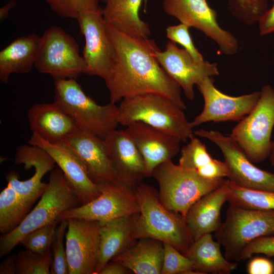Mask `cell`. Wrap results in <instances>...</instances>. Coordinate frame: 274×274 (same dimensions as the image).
Segmentation results:
<instances>
[{
    "mask_svg": "<svg viewBox=\"0 0 274 274\" xmlns=\"http://www.w3.org/2000/svg\"><path fill=\"white\" fill-rule=\"evenodd\" d=\"M106 26L115 51L114 64L105 80L110 102L116 104L138 95L157 94L185 109L181 87L156 57L159 48L154 40L127 35L107 24Z\"/></svg>",
    "mask_w": 274,
    "mask_h": 274,
    "instance_id": "1",
    "label": "cell"
},
{
    "mask_svg": "<svg viewBox=\"0 0 274 274\" xmlns=\"http://www.w3.org/2000/svg\"><path fill=\"white\" fill-rule=\"evenodd\" d=\"M78 195L58 167L50 172L48 186L41 199L20 225L0 237V257L9 254L28 233L53 223L70 209L82 205Z\"/></svg>",
    "mask_w": 274,
    "mask_h": 274,
    "instance_id": "2",
    "label": "cell"
},
{
    "mask_svg": "<svg viewBox=\"0 0 274 274\" xmlns=\"http://www.w3.org/2000/svg\"><path fill=\"white\" fill-rule=\"evenodd\" d=\"M134 193L140 211L134 225V239H155L185 252L194 240L184 218L166 209L153 188L147 184H138Z\"/></svg>",
    "mask_w": 274,
    "mask_h": 274,
    "instance_id": "3",
    "label": "cell"
},
{
    "mask_svg": "<svg viewBox=\"0 0 274 274\" xmlns=\"http://www.w3.org/2000/svg\"><path fill=\"white\" fill-rule=\"evenodd\" d=\"M54 102L75 123L80 130L104 139L118 125V107L100 105L86 95L75 79L55 80Z\"/></svg>",
    "mask_w": 274,
    "mask_h": 274,
    "instance_id": "4",
    "label": "cell"
},
{
    "mask_svg": "<svg viewBox=\"0 0 274 274\" xmlns=\"http://www.w3.org/2000/svg\"><path fill=\"white\" fill-rule=\"evenodd\" d=\"M118 110V122L123 126L142 122L183 142L194 136L183 110L163 95L150 93L126 98L121 100Z\"/></svg>",
    "mask_w": 274,
    "mask_h": 274,
    "instance_id": "5",
    "label": "cell"
},
{
    "mask_svg": "<svg viewBox=\"0 0 274 274\" xmlns=\"http://www.w3.org/2000/svg\"><path fill=\"white\" fill-rule=\"evenodd\" d=\"M152 176L159 186V199L168 210L185 219L190 208L203 196L224 184V178L210 180L169 160L157 166Z\"/></svg>",
    "mask_w": 274,
    "mask_h": 274,
    "instance_id": "6",
    "label": "cell"
},
{
    "mask_svg": "<svg viewBox=\"0 0 274 274\" xmlns=\"http://www.w3.org/2000/svg\"><path fill=\"white\" fill-rule=\"evenodd\" d=\"M229 261H239L245 248L252 241L274 236V210H256L229 204L224 221L215 234Z\"/></svg>",
    "mask_w": 274,
    "mask_h": 274,
    "instance_id": "7",
    "label": "cell"
},
{
    "mask_svg": "<svg viewBox=\"0 0 274 274\" xmlns=\"http://www.w3.org/2000/svg\"><path fill=\"white\" fill-rule=\"evenodd\" d=\"M254 109L228 134L243 150L253 163L264 161L271 151V140L274 127V88L263 86Z\"/></svg>",
    "mask_w": 274,
    "mask_h": 274,
    "instance_id": "8",
    "label": "cell"
},
{
    "mask_svg": "<svg viewBox=\"0 0 274 274\" xmlns=\"http://www.w3.org/2000/svg\"><path fill=\"white\" fill-rule=\"evenodd\" d=\"M35 66L55 80L76 79L80 74H86L87 70L75 38L57 26L50 27L41 36Z\"/></svg>",
    "mask_w": 274,
    "mask_h": 274,
    "instance_id": "9",
    "label": "cell"
},
{
    "mask_svg": "<svg viewBox=\"0 0 274 274\" xmlns=\"http://www.w3.org/2000/svg\"><path fill=\"white\" fill-rule=\"evenodd\" d=\"M100 194L91 201L65 211L59 221L80 218L98 222L139 214V202L131 186L123 182L100 185Z\"/></svg>",
    "mask_w": 274,
    "mask_h": 274,
    "instance_id": "10",
    "label": "cell"
},
{
    "mask_svg": "<svg viewBox=\"0 0 274 274\" xmlns=\"http://www.w3.org/2000/svg\"><path fill=\"white\" fill-rule=\"evenodd\" d=\"M194 133L209 140L220 149L228 167L229 180L244 188L274 192V174L256 166L229 135L204 129L196 130Z\"/></svg>",
    "mask_w": 274,
    "mask_h": 274,
    "instance_id": "11",
    "label": "cell"
},
{
    "mask_svg": "<svg viewBox=\"0 0 274 274\" xmlns=\"http://www.w3.org/2000/svg\"><path fill=\"white\" fill-rule=\"evenodd\" d=\"M162 8L167 15L200 30L212 39L222 53L232 55L238 52L237 39L219 25L217 13L207 0H163Z\"/></svg>",
    "mask_w": 274,
    "mask_h": 274,
    "instance_id": "12",
    "label": "cell"
},
{
    "mask_svg": "<svg viewBox=\"0 0 274 274\" xmlns=\"http://www.w3.org/2000/svg\"><path fill=\"white\" fill-rule=\"evenodd\" d=\"M85 39L82 56L86 74L104 80L109 75L115 59V51L104 19L102 9L84 13L76 19Z\"/></svg>",
    "mask_w": 274,
    "mask_h": 274,
    "instance_id": "13",
    "label": "cell"
},
{
    "mask_svg": "<svg viewBox=\"0 0 274 274\" xmlns=\"http://www.w3.org/2000/svg\"><path fill=\"white\" fill-rule=\"evenodd\" d=\"M204 101L202 112L190 122L192 128L210 122L240 121L256 105L260 91L231 96L218 90L212 77L205 78L196 85Z\"/></svg>",
    "mask_w": 274,
    "mask_h": 274,
    "instance_id": "14",
    "label": "cell"
},
{
    "mask_svg": "<svg viewBox=\"0 0 274 274\" xmlns=\"http://www.w3.org/2000/svg\"><path fill=\"white\" fill-rule=\"evenodd\" d=\"M99 222L68 219L65 249L68 274H95L99 252Z\"/></svg>",
    "mask_w": 274,
    "mask_h": 274,
    "instance_id": "15",
    "label": "cell"
},
{
    "mask_svg": "<svg viewBox=\"0 0 274 274\" xmlns=\"http://www.w3.org/2000/svg\"><path fill=\"white\" fill-rule=\"evenodd\" d=\"M14 162L16 164H23L25 170L35 168L33 175L25 181H20L19 174L15 170L6 175L7 185L30 208L45 192L48 183L43 182L42 179L46 174L55 168L56 163L44 149L30 144L21 145L17 148Z\"/></svg>",
    "mask_w": 274,
    "mask_h": 274,
    "instance_id": "16",
    "label": "cell"
},
{
    "mask_svg": "<svg viewBox=\"0 0 274 274\" xmlns=\"http://www.w3.org/2000/svg\"><path fill=\"white\" fill-rule=\"evenodd\" d=\"M155 55L162 67L180 85L190 100L195 98V85L206 77L219 74L217 63L197 62L185 49L179 48L171 41L167 43L164 51L157 50Z\"/></svg>",
    "mask_w": 274,
    "mask_h": 274,
    "instance_id": "17",
    "label": "cell"
},
{
    "mask_svg": "<svg viewBox=\"0 0 274 274\" xmlns=\"http://www.w3.org/2000/svg\"><path fill=\"white\" fill-rule=\"evenodd\" d=\"M28 144L40 147L49 154L63 172L82 204L91 201L100 194V186L90 179L82 162L63 141L52 143L32 133Z\"/></svg>",
    "mask_w": 274,
    "mask_h": 274,
    "instance_id": "18",
    "label": "cell"
},
{
    "mask_svg": "<svg viewBox=\"0 0 274 274\" xmlns=\"http://www.w3.org/2000/svg\"><path fill=\"white\" fill-rule=\"evenodd\" d=\"M63 141L82 162L88 176L94 183L100 186L122 182L108 156L104 139L79 130Z\"/></svg>",
    "mask_w": 274,
    "mask_h": 274,
    "instance_id": "19",
    "label": "cell"
},
{
    "mask_svg": "<svg viewBox=\"0 0 274 274\" xmlns=\"http://www.w3.org/2000/svg\"><path fill=\"white\" fill-rule=\"evenodd\" d=\"M125 130L143 157L146 177L152 176L157 166L172 160L179 152V139L142 122H133Z\"/></svg>",
    "mask_w": 274,
    "mask_h": 274,
    "instance_id": "20",
    "label": "cell"
},
{
    "mask_svg": "<svg viewBox=\"0 0 274 274\" xmlns=\"http://www.w3.org/2000/svg\"><path fill=\"white\" fill-rule=\"evenodd\" d=\"M108 156L120 180L130 186L146 177L143 157L124 129H115L104 139Z\"/></svg>",
    "mask_w": 274,
    "mask_h": 274,
    "instance_id": "21",
    "label": "cell"
},
{
    "mask_svg": "<svg viewBox=\"0 0 274 274\" xmlns=\"http://www.w3.org/2000/svg\"><path fill=\"white\" fill-rule=\"evenodd\" d=\"M229 180L206 194L189 209L185 220L194 241L216 231L222 224L221 210L228 201Z\"/></svg>",
    "mask_w": 274,
    "mask_h": 274,
    "instance_id": "22",
    "label": "cell"
},
{
    "mask_svg": "<svg viewBox=\"0 0 274 274\" xmlns=\"http://www.w3.org/2000/svg\"><path fill=\"white\" fill-rule=\"evenodd\" d=\"M32 133L52 143L63 141L80 130L71 118L55 102L32 105L27 112Z\"/></svg>",
    "mask_w": 274,
    "mask_h": 274,
    "instance_id": "23",
    "label": "cell"
},
{
    "mask_svg": "<svg viewBox=\"0 0 274 274\" xmlns=\"http://www.w3.org/2000/svg\"><path fill=\"white\" fill-rule=\"evenodd\" d=\"M138 214L99 222V252L95 274L136 239L133 238L134 225Z\"/></svg>",
    "mask_w": 274,
    "mask_h": 274,
    "instance_id": "24",
    "label": "cell"
},
{
    "mask_svg": "<svg viewBox=\"0 0 274 274\" xmlns=\"http://www.w3.org/2000/svg\"><path fill=\"white\" fill-rule=\"evenodd\" d=\"M41 36L31 33L12 41L0 51V80L8 83L13 74L31 72L38 53Z\"/></svg>",
    "mask_w": 274,
    "mask_h": 274,
    "instance_id": "25",
    "label": "cell"
},
{
    "mask_svg": "<svg viewBox=\"0 0 274 274\" xmlns=\"http://www.w3.org/2000/svg\"><path fill=\"white\" fill-rule=\"evenodd\" d=\"M136 240L112 261L123 265L136 274L161 273L163 259V244L150 238Z\"/></svg>",
    "mask_w": 274,
    "mask_h": 274,
    "instance_id": "26",
    "label": "cell"
},
{
    "mask_svg": "<svg viewBox=\"0 0 274 274\" xmlns=\"http://www.w3.org/2000/svg\"><path fill=\"white\" fill-rule=\"evenodd\" d=\"M143 0H106L102 9L106 23L127 35L148 38L149 25L139 16Z\"/></svg>",
    "mask_w": 274,
    "mask_h": 274,
    "instance_id": "27",
    "label": "cell"
},
{
    "mask_svg": "<svg viewBox=\"0 0 274 274\" xmlns=\"http://www.w3.org/2000/svg\"><path fill=\"white\" fill-rule=\"evenodd\" d=\"M220 246L211 233H207L194 241L183 254L192 261L195 270L200 274L230 273L237 264L228 260L222 255Z\"/></svg>",
    "mask_w": 274,
    "mask_h": 274,
    "instance_id": "28",
    "label": "cell"
},
{
    "mask_svg": "<svg viewBox=\"0 0 274 274\" xmlns=\"http://www.w3.org/2000/svg\"><path fill=\"white\" fill-rule=\"evenodd\" d=\"M28 207L10 186L0 194V232L7 234L18 227L29 212Z\"/></svg>",
    "mask_w": 274,
    "mask_h": 274,
    "instance_id": "29",
    "label": "cell"
},
{
    "mask_svg": "<svg viewBox=\"0 0 274 274\" xmlns=\"http://www.w3.org/2000/svg\"><path fill=\"white\" fill-rule=\"evenodd\" d=\"M228 186L229 204L251 209L274 210L273 191L244 188L230 180Z\"/></svg>",
    "mask_w": 274,
    "mask_h": 274,
    "instance_id": "30",
    "label": "cell"
},
{
    "mask_svg": "<svg viewBox=\"0 0 274 274\" xmlns=\"http://www.w3.org/2000/svg\"><path fill=\"white\" fill-rule=\"evenodd\" d=\"M214 159L205 144L193 136L190 139V142L181 149L179 164L184 168L194 170L199 175Z\"/></svg>",
    "mask_w": 274,
    "mask_h": 274,
    "instance_id": "31",
    "label": "cell"
},
{
    "mask_svg": "<svg viewBox=\"0 0 274 274\" xmlns=\"http://www.w3.org/2000/svg\"><path fill=\"white\" fill-rule=\"evenodd\" d=\"M228 6L232 15L247 25L258 23L269 9L267 0H228Z\"/></svg>",
    "mask_w": 274,
    "mask_h": 274,
    "instance_id": "32",
    "label": "cell"
},
{
    "mask_svg": "<svg viewBox=\"0 0 274 274\" xmlns=\"http://www.w3.org/2000/svg\"><path fill=\"white\" fill-rule=\"evenodd\" d=\"M16 274H50L51 251L41 254L27 250L15 255Z\"/></svg>",
    "mask_w": 274,
    "mask_h": 274,
    "instance_id": "33",
    "label": "cell"
},
{
    "mask_svg": "<svg viewBox=\"0 0 274 274\" xmlns=\"http://www.w3.org/2000/svg\"><path fill=\"white\" fill-rule=\"evenodd\" d=\"M68 226V220H62L57 226L51 245V274H68V266L67 260L64 237Z\"/></svg>",
    "mask_w": 274,
    "mask_h": 274,
    "instance_id": "34",
    "label": "cell"
},
{
    "mask_svg": "<svg viewBox=\"0 0 274 274\" xmlns=\"http://www.w3.org/2000/svg\"><path fill=\"white\" fill-rule=\"evenodd\" d=\"M163 259L161 274H200L193 263L177 248L163 243Z\"/></svg>",
    "mask_w": 274,
    "mask_h": 274,
    "instance_id": "35",
    "label": "cell"
},
{
    "mask_svg": "<svg viewBox=\"0 0 274 274\" xmlns=\"http://www.w3.org/2000/svg\"><path fill=\"white\" fill-rule=\"evenodd\" d=\"M57 15L77 19L82 14L99 8V0H44Z\"/></svg>",
    "mask_w": 274,
    "mask_h": 274,
    "instance_id": "36",
    "label": "cell"
},
{
    "mask_svg": "<svg viewBox=\"0 0 274 274\" xmlns=\"http://www.w3.org/2000/svg\"><path fill=\"white\" fill-rule=\"evenodd\" d=\"M59 223L41 227L26 235L19 242L26 250L41 254L50 252L55 229Z\"/></svg>",
    "mask_w": 274,
    "mask_h": 274,
    "instance_id": "37",
    "label": "cell"
},
{
    "mask_svg": "<svg viewBox=\"0 0 274 274\" xmlns=\"http://www.w3.org/2000/svg\"><path fill=\"white\" fill-rule=\"evenodd\" d=\"M189 27L188 25L182 23L169 26L166 29V37L171 41L182 45L195 61L202 62L204 60L192 41L189 31Z\"/></svg>",
    "mask_w": 274,
    "mask_h": 274,
    "instance_id": "38",
    "label": "cell"
},
{
    "mask_svg": "<svg viewBox=\"0 0 274 274\" xmlns=\"http://www.w3.org/2000/svg\"><path fill=\"white\" fill-rule=\"evenodd\" d=\"M257 254L267 257L274 256V236L261 237L251 242L243 251L240 261L251 258Z\"/></svg>",
    "mask_w": 274,
    "mask_h": 274,
    "instance_id": "39",
    "label": "cell"
},
{
    "mask_svg": "<svg viewBox=\"0 0 274 274\" xmlns=\"http://www.w3.org/2000/svg\"><path fill=\"white\" fill-rule=\"evenodd\" d=\"M247 272L249 274H273L274 263L268 258L255 257L249 261Z\"/></svg>",
    "mask_w": 274,
    "mask_h": 274,
    "instance_id": "40",
    "label": "cell"
},
{
    "mask_svg": "<svg viewBox=\"0 0 274 274\" xmlns=\"http://www.w3.org/2000/svg\"><path fill=\"white\" fill-rule=\"evenodd\" d=\"M260 36H265L274 32V3L261 17L258 22Z\"/></svg>",
    "mask_w": 274,
    "mask_h": 274,
    "instance_id": "41",
    "label": "cell"
},
{
    "mask_svg": "<svg viewBox=\"0 0 274 274\" xmlns=\"http://www.w3.org/2000/svg\"><path fill=\"white\" fill-rule=\"evenodd\" d=\"M127 269L123 265L116 261L108 263L100 270L99 274H124Z\"/></svg>",
    "mask_w": 274,
    "mask_h": 274,
    "instance_id": "42",
    "label": "cell"
},
{
    "mask_svg": "<svg viewBox=\"0 0 274 274\" xmlns=\"http://www.w3.org/2000/svg\"><path fill=\"white\" fill-rule=\"evenodd\" d=\"M0 274H16L15 255L7 257L1 264Z\"/></svg>",
    "mask_w": 274,
    "mask_h": 274,
    "instance_id": "43",
    "label": "cell"
},
{
    "mask_svg": "<svg viewBox=\"0 0 274 274\" xmlns=\"http://www.w3.org/2000/svg\"><path fill=\"white\" fill-rule=\"evenodd\" d=\"M16 3L14 0H10L6 5L0 8V21L6 19L10 12L16 6Z\"/></svg>",
    "mask_w": 274,
    "mask_h": 274,
    "instance_id": "44",
    "label": "cell"
},
{
    "mask_svg": "<svg viewBox=\"0 0 274 274\" xmlns=\"http://www.w3.org/2000/svg\"><path fill=\"white\" fill-rule=\"evenodd\" d=\"M269 161L271 165L274 166V142L272 141L271 151L269 156Z\"/></svg>",
    "mask_w": 274,
    "mask_h": 274,
    "instance_id": "45",
    "label": "cell"
},
{
    "mask_svg": "<svg viewBox=\"0 0 274 274\" xmlns=\"http://www.w3.org/2000/svg\"><path fill=\"white\" fill-rule=\"evenodd\" d=\"M148 0H144V3H145V10L146 9V5H147V3L148 2Z\"/></svg>",
    "mask_w": 274,
    "mask_h": 274,
    "instance_id": "46",
    "label": "cell"
},
{
    "mask_svg": "<svg viewBox=\"0 0 274 274\" xmlns=\"http://www.w3.org/2000/svg\"><path fill=\"white\" fill-rule=\"evenodd\" d=\"M101 1L103 3H105L106 2V0H101Z\"/></svg>",
    "mask_w": 274,
    "mask_h": 274,
    "instance_id": "47",
    "label": "cell"
},
{
    "mask_svg": "<svg viewBox=\"0 0 274 274\" xmlns=\"http://www.w3.org/2000/svg\"><path fill=\"white\" fill-rule=\"evenodd\" d=\"M271 1H272L274 3V0H271Z\"/></svg>",
    "mask_w": 274,
    "mask_h": 274,
    "instance_id": "48",
    "label": "cell"
}]
</instances>
